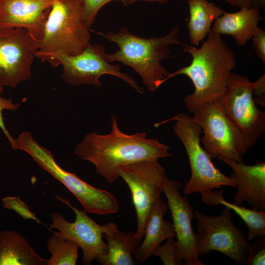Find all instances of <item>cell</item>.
<instances>
[{
    "instance_id": "24",
    "label": "cell",
    "mask_w": 265,
    "mask_h": 265,
    "mask_svg": "<svg viewBox=\"0 0 265 265\" xmlns=\"http://www.w3.org/2000/svg\"><path fill=\"white\" fill-rule=\"evenodd\" d=\"M2 203L5 209L13 210L24 219H32L38 224H43L19 196H6L2 199Z\"/></svg>"
},
{
    "instance_id": "21",
    "label": "cell",
    "mask_w": 265,
    "mask_h": 265,
    "mask_svg": "<svg viewBox=\"0 0 265 265\" xmlns=\"http://www.w3.org/2000/svg\"><path fill=\"white\" fill-rule=\"evenodd\" d=\"M107 241V252L99 263L102 265H133V254L140 245L134 233L115 231L104 234Z\"/></svg>"
},
{
    "instance_id": "25",
    "label": "cell",
    "mask_w": 265,
    "mask_h": 265,
    "mask_svg": "<svg viewBox=\"0 0 265 265\" xmlns=\"http://www.w3.org/2000/svg\"><path fill=\"white\" fill-rule=\"evenodd\" d=\"M174 238L166 239L165 243L158 245L153 250L151 255L158 257L164 265H177L175 259L176 241Z\"/></svg>"
},
{
    "instance_id": "16",
    "label": "cell",
    "mask_w": 265,
    "mask_h": 265,
    "mask_svg": "<svg viewBox=\"0 0 265 265\" xmlns=\"http://www.w3.org/2000/svg\"><path fill=\"white\" fill-rule=\"evenodd\" d=\"M217 159L233 170L230 177L235 181L237 188L233 203L241 205L246 202L253 210L265 212V162L248 165L221 156Z\"/></svg>"
},
{
    "instance_id": "29",
    "label": "cell",
    "mask_w": 265,
    "mask_h": 265,
    "mask_svg": "<svg viewBox=\"0 0 265 265\" xmlns=\"http://www.w3.org/2000/svg\"><path fill=\"white\" fill-rule=\"evenodd\" d=\"M256 55L265 63V31L258 26L252 37Z\"/></svg>"
},
{
    "instance_id": "7",
    "label": "cell",
    "mask_w": 265,
    "mask_h": 265,
    "mask_svg": "<svg viewBox=\"0 0 265 265\" xmlns=\"http://www.w3.org/2000/svg\"><path fill=\"white\" fill-rule=\"evenodd\" d=\"M197 253L203 257L211 251L220 252L238 265H249L252 248L243 231L235 225L231 210L225 207L218 215L211 216L196 211Z\"/></svg>"
},
{
    "instance_id": "18",
    "label": "cell",
    "mask_w": 265,
    "mask_h": 265,
    "mask_svg": "<svg viewBox=\"0 0 265 265\" xmlns=\"http://www.w3.org/2000/svg\"><path fill=\"white\" fill-rule=\"evenodd\" d=\"M260 7H242L234 13L225 12L216 19L211 31L221 35H230L236 43L244 46L252 37L261 20Z\"/></svg>"
},
{
    "instance_id": "1",
    "label": "cell",
    "mask_w": 265,
    "mask_h": 265,
    "mask_svg": "<svg viewBox=\"0 0 265 265\" xmlns=\"http://www.w3.org/2000/svg\"><path fill=\"white\" fill-rule=\"evenodd\" d=\"M118 118L111 116V131L107 134H86L75 147L74 152L82 160L88 161L96 171L109 184L119 177L120 166L149 159H159L172 155L169 146L158 138L146 137L145 132L127 134L117 125Z\"/></svg>"
},
{
    "instance_id": "23",
    "label": "cell",
    "mask_w": 265,
    "mask_h": 265,
    "mask_svg": "<svg viewBox=\"0 0 265 265\" xmlns=\"http://www.w3.org/2000/svg\"><path fill=\"white\" fill-rule=\"evenodd\" d=\"M51 231L53 235L48 239L47 248L52 255L47 259V265H76L79 246L63 237L57 231Z\"/></svg>"
},
{
    "instance_id": "11",
    "label": "cell",
    "mask_w": 265,
    "mask_h": 265,
    "mask_svg": "<svg viewBox=\"0 0 265 265\" xmlns=\"http://www.w3.org/2000/svg\"><path fill=\"white\" fill-rule=\"evenodd\" d=\"M255 82L231 72L226 90L218 99L226 113L243 135L249 148L265 132V112L259 109L254 98Z\"/></svg>"
},
{
    "instance_id": "15",
    "label": "cell",
    "mask_w": 265,
    "mask_h": 265,
    "mask_svg": "<svg viewBox=\"0 0 265 265\" xmlns=\"http://www.w3.org/2000/svg\"><path fill=\"white\" fill-rule=\"evenodd\" d=\"M54 0H0V29L23 28L41 41Z\"/></svg>"
},
{
    "instance_id": "13",
    "label": "cell",
    "mask_w": 265,
    "mask_h": 265,
    "mask_svg": "<svg viewBox=\"0 0 265 265\" xmlns=\"http://www.w3.org/2000/svg\"><path fill=\"white\" fill-rule=\"evenodd\" d=\"M40 43L25 28L0 29V86L15 88L30 78Z\"/></svg>"
},
{
    "instance_id": "6",
    "label": "cell",
    "mask_w": 265,
    "mask_h": 265,
    "mask_svg": "<svg viewBox=\"0 0 265 265\" xmlns=\"http://www.w3.org/2000/svg\"><path fill=\"white\" fill-rule=\"evenodd\" d=\"M172 120L176 121L173 131L184 146L191 170L190 178L184 188V194L201 193L222 186L236 187L235 181L214 165L212 159L201 146L202 129L192 117L180 113L167 120L155 123L154 126L157 127Z\"/></svg>"
},
{
    "instance_id": "3",
    "label": "cell",
    "mask_w": 265,
    "mask_h": 265,
    "mask_svg": "<svg viewBox=\"0 0 265 265\" xmlns=\"http://www.w3.org/2000/svg\"><path fill=\"white\" fill-rule=\"evenodd\" d=\"M179 28L175 26L165 35L143 38L130 32L125 26L118 32L101 33L108 41L115 43L119 49L111 54L106 53L105 59L109 63L121 62L132 67L142 78V82L150 92L158 89L161 80L169 72L161 64L168 57L172 44L183 45L179 39Z\"/></svg>"
},
{
    "instance_id": "26",
    "label": "cell",
    "mask_w": 265,
    "mask_h": 265,
    "mask_svg": "<svg viewBox=\"0 0 265 265\" xmlns=\"http://www.w3.org/2000/svg\"><path fill=\"white\" fill-rule=\"evenodd\" d=\"M112 0H82V17L89 28L95 22L96 16L100 9L106 4Z\"/></svg>"
},
{
    "instance_id": "30",
    "label": "cell",
    "mask_w": 265,
    "mask_h": 265,
    "mask_svg": "<svg viewBox=\"0 0 265 265\" xmlns=\"http://www.w3.org/2000/svg\"><path fill=\"white\" fill-rule=\"evenodd\" d=\"M255 82V86L253 90V94L257 97H265V75L264 74L259 77Z\"/></svg>"
},
{
    "instance_id": "5",
    "label": "cell",
    "mask_w": 265,
    "mask_h": 265,
    "mask_svg": "<svg viewBox=\"0 0 265 265\" xmlns=\"http://www.w3.org/2000/svg\"><path fill=\"white\" fill-rule=\"evenodd\" d=\"M16 140L18 149L29 155L42 169L61 182L87 212L106 215L118 212V202L112 194L95 187L76 174L64 170L55 161L51 152L39 145L30 132H22Z\"/></svg>"
},
{
    "instance_id": "33",
    "label": "cell",
    "mask_w": 265,
    "mask_h": 265,
    "mask_svg": "<svg viewBox=\"0 0 265 265\" xmlns=\"http://www.w3.org/2000/svg\"><path fill=\"white\" fill-rule=\"evenodd\" d=\"M252 6H258L260 8L263 7L265 5V0H251Z\"/></svg>"
},
{
    "instance_id": "20",
    "label": "cell",
    "mask_w": 265,
    "mask_h": 265,
    "mask_svg": "<svg viewBox=\"0 0 265 265\" xmlns=\"http://www.w3.org/2000/svg\"><path fill=\"white\" fill-rule=\"evenodd\" d=\"M190 17L187 27L190 42L198 46L210 32L214 20L225 11L207 0H187Z\"/></svg>"
},
{
    "instance_id": "12",
    "label": "cell",
    "mask_w": 265,
    "mask_h": 265,
    "mask_svg": "<svg viewBox=\"0 0 265 265\" xmlns=\"http://www.w3.org/2000/svg\"><path fill=\"white\" fill-rule=\"evenodd\" d=\"M55 198L71 208L75 214V218L74 222H69L59 212H52L49 230L55 229L63 237L76 243L82 250V263L84 265H90L94 260L99 262L107 252V245L103 240V235L118 229L117 224L109 222L99 225L86 211L71 205L69 200L57 195Z\"/></svg>"
},
{
    "instance_id": "17",
    "label": "cell",
    "mask_w": 265,
    "mask_h": 265,
    "mask_svg": "<svg viewBox=\"0 0 265 265\" xmlns=\"http://www.w3.org/2000/svg\"><path fill=\"white\" fill-rule=\"evenodd\" d=\"M167 211V204L160 198L153 205L146 220L144 238L133 254L139 263H144L164 240L175 237L173 224L163 218Z\"/></svg>"
},
{
    "instance_id": "4",
    "label": "cell",
    "mask_w": 265,
    "mask_h": 265,
    "mask_svg": "<svg viewBox=\"0 0 265 265\" xmlns=\"http://www.w3.org/2000/svg\"><path fill=\"white\" fill-rule=\"evenodd\" d=\"M90 39L89 27L82 17V0H54L35 57L43 62L58 51L76 55Z\"/></svg>"
},
{
    "instance_id": "8",
    "label": "cell",
    "mask_w": 265,
    "mask_h": 265,
    "mask_svg": "<svg viewBox=\"0 0 265 265\" xmlns=\"http://www.w3.org/2000/svg\"><path fill=\"white\" fill-rule=\"evenodd\" d=\"M193 113L200 126L204 149L212 159L221 156L243 162L249 147L243 135L229 117L218 100L207 103Z\"/></svg>"
},
{
    "instance_id": "31",
    "label": "cell",
    "mask_w": 265,
    "mask_h": 265,
    "mask_svg": "<svg viewBox=\"0 0 265 265\" xmlns=\"http://www.w3.org/2000/svg\"><path fill=\"white\" fill-rule=\"evenodd\" d=\"M168 0H121L125 5H128L136 1L158 2L159 3H166ZM225 1L232 6H237L236 3L234 0H220Z\"/></svg>"
},
{
    "instance_id": "28",
    "label": "cell",
    "mask_w": 265,
    "mask_h": 265,
    "mask_svg": "<svg viewBox=\"0 0 265 265\" xmlns=\"http://www.w3.org/2000/svg\"><path fill=\"white\" fill-rule=\"evenodd\" d=\"M259 238L251 244L252 252L249 265H265V238Z\"/></svg>"
},
{
    "instance_id": "27",
    "label": "cell",
    "mask_w": 265,
    "mask_h": 265,
    "mask_svg": "<svg viewBox=\"0 0 265 265\" xmlns=\"http://www.w3.org/2000/svg\"><path fill=\"white\" fill-rule=\"evenodd\" d=\"M3 90V86H0V128L4 133V135L8 140L12 150H18L16 139L14 138L7 130L2 116V111L5 109L9 110H16L19 107L21 103L13 104L12 99H5L0 96Z\"/></svg>"
},
{
    "instance_id": "14",
    "label": "cell",
    "mask_w": 265,
    "mask_h": 265,
    "mask_svg": "<svg viewBox=\"0 0 265 265\" xmlns=\"http://www.w3.org/2000/svg\"><path fill=\"white\" fill-rule=\"evenodd\" d=\"M182 184L176 180L165 179L162 192L167 200V205L173 219L177 238L175 259L177 265H204L197 253L196 235L191 222L194 217V209L186 196H182L179 189Z\"/></svg>"
},
{
    "instance_id": "2",
    "label": "cell",
    "mask_w": 265,
    "mask_h": 265,
    "mask_svg": "<svg viewBox=\"0 0 265 265\" xmlns=\"http://www.w3.org/2000/svg\"><path fill=\"white\" fill-rule=\"evenodd\" d=\"M199 48L186 45L184 51L190 54V64L180 68L161 80L160 86L179 75L191 80L194 92L184 98L187 110L194 113L204 104L218 100L224 94L229 75L236 66V56L221 35L211 31Z\"/></svg>"
},
{
    "instance_id": "10",
    "label": "cell",
    "mask_w": 265,
    "mask_h": 265,
    "mask_svg": "<svg viewBox=\"0 0 265 265\" xmlns=\"http://www.w3.org/2000/svg\"><path fill=\"white\" fill-rule=\"evenodd\" d=\"M159 159L142 160L120 166L117 169L129 187L136 217L135 237L142 240L147 217L153 205L160 198L167 177Z\"/></svg>"
},
{
    "instance_id": "9",
    "label": "cell",
    "mask_w": 265,
    "mask_h": 265,
    "mask_svg": "<svg viewBox=\"0 0 265 265\" xmlns=\"http://www.w3.org/2000/svg\"><path fill=\"white\" fill-rule=\"evenodd\" d=\"M106 50L97 43L89 44L80 54L70 55L58 51L50 55L47 62L56 67L63 66L62 78L69 85L77 86L87 84L100 87L99 78L104 74L119 78L142 94L144 89L138 86L130 75L120 72V67L112 65L105 58Z\"/></svg>"
},
{
    "instance_id": "32",
    "label": "cell",
    "mask_w": 265,
    "mask_h": 265,
    "mask_svg": "<svg viewBox=\"0 0 265 265\" xmlns=\"http://www.w3.org/2000/svg\"><path fill=\"white\" fill-rule=\"evenodd\" d=\"M237 6L242 7H251L252 6L251 0H234Z\"/></svg>"
},
{
    "instance_id": "22",
    "label": "cell",
    "mask_w": 265,
    "mask_h": 265,
    "mask_svg": "<svg viewBox=\"0 0 265 265\" xmlns=\"http://www.w3.org/2000/svg\"><path fill=\"white\" fill-rule=\"evenodd\" d=\"M223 189L201 193L202 201L206 205L219 204L233 210L245 223L248 228L247 239L251 241L255 238L265 236V212L249 209L244 206L227 201L223 197Z\"/></svg>"
},
{
    "instance_id": "19",
    "label": "cell",
    "mask_w": 265,
    "mask_h": 265,
    "mask_svg": "<svg viewBox=\"0 0 265 265\" xmlns=\"http://www.w3.org/2000/svg\"><path fill=\"white\" fill-rule=\"evenodd\" d=\"M0 265H47L27 240L10 230L0 232Z\"/></svg>"
}]
</instances>
